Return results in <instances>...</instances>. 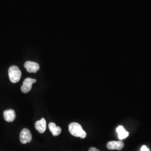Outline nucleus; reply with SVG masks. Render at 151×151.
Wrapping results in <instances>:
<instances>
[{"label": "nucleus", "mask_w": 151, "mask_h": 151, "mask_svg": "<svg viewBox=\"0 0 151 151\" xmlns=\"http://www.w3.org/2000/svg\"><path fill=\"white\" fill-rule=\"evenodd\" d=\"M69 131L73 136L84 139L86 137V133L82 129L81 125L77 123H72L69 125Z\"/></svg>", "instance_id": "obj_1"}, {"label": "nucleus", "mask_w": 151, "mask_h": 151, "mask_svg": "<svg viewBox=\"0 0 151 151\" xmlns=\"http://www.w3.org/2000/svg\"><path fill=\"white\" fill-rule=\"evenodd\" d=\"M9 76L12 83H17L20 81L22 76V72L18 67L12 65L9 70Z\"/></svg>", "instance_id": "obj_2"}, {"label": "nucleus", "mask_w": 151, "mask_h": 151, "mask_svg": "<svg viewBox=\"0 0 151 151\" xmlns=\"http://www.w3.org/2000/svg\"><path fill=\"white\" fill-rule=\"evenodd\" d=\"M32 135L30 131L28 129L25 128L22 130L20 134V140L22 144H26L32 141Z\"/></svg>", "instance_id": "obj_3"}, {"label": "nucleus", "mask_w": 151, "mask_h": 151, "mask_svg": "<svg viewBox=\"0 0 151 151\" xmlns=\"http://www.w3.org/2000/svg\"><path fill=\"white\" fill-rule=\"evenodd\" d=\"M37 80L31 78H27L24 82L22 86V91L24 93H27L31 90L32 88V84L35 83Z\"/></svg>", "instance_id": "obj_4"}, {"label": "nucleus", "mask_w": 151, "mask_h": 151, "mask_svg": "<svg viewBox=\"0 0 151 151\" xmlns=\"http://www.w3.org/2000/svg\"><path fill=\"white\" fill-rule=\"evenodd\" d=\"M24 67L29 73H37L40 68L38 63L32 61L26 62L24 64Z\"/></svg>", "instance_id": "obj_5"}, {"label": "nucleus", "mask_w": 151, "mask_h": 151, "mask_svg": "<svg viewBox=\"0 0 151 151\" xmlns=\"http://www.w3.org/2000/svg\"><path fill=\"white\" fill-rule=\"evenodd\" d=\"M106 147L110 150H122L124 147V143L122 140L110 141L108 142Z\"/></svg>", "instance_id": "obj_6"}, {"label": "nucleus", "mask_w": 151, "mask_h": 151, "mask_svg": "<svg viewBox=\"0 0 151 151\" xmlns=\"http://www.w3.org/2000/svg\"><path fill=\"white\" fill-rule=\"evenodd\" d=\"M4 118L6 122H12L16 118L15 111L12 109H9L4 111Z\"/></svg>", "instance_id": "obj_7"}, {"label": "nucleus", "mask_w": 151, "mask_h": 151, "mask_svg": "<svg viewBox=\"0 0 151 151\" xmlns=\"http://www.w3.org/2000/svg\"><path fill=\"white\" fill-rule=\"evenodd\" d=\"M46 120L44 118L37 121L35 124V128L40 133H43L46 130Z\"/></svg>", "instance_id": "obj_8"}, {"label": "nucleus", "mask_w": 151, "mask_h": 151, "mask_svg": "<svg viewBox=\"0 0 151 151\" xmlns=\"http://www.w3.org/2000/svg\"><path fill=\"white\" fill-rule=\"evenodd\" d=\"M49 128L52 134L54 136H58L60 135L62 132V129L60 127L56 125L54 123H50L49 124Z\"/></svg>", "instance_id": "obj_9"}, {"label": "nucleus", "mask_w": 151, "mask_h": 151, "mask_svg": "<svg viewBox=\"0 0 151 151\" xmlns=\"http://www.w3.org/2000/svg\"><path fill=\"white\" fill-rule=\"evenodd\" d=\"M116 132L118 134V137L119 139L120 140L124 139L127 137H128L129 135V133L125 130L123 126H121V125L119 126L116 128Z\"/></svg>", "instance_id": "obj_10"}, {"label": "nucleus", "mask_w": 151, "mask_h": 151, "mask_svg": "<svg viewBox=\"0 0 151 151\" xmlns=\"http://www.w3.org/2000/svg\"><path fill=\"white\" fill-rule=\"evenodd\" d=\"M140 151H150V150L147 148V146H143L141 148Z\"/></svg>", "instance_id": "obj_11"}, {"label": "nucleus", "mask_w": 151, "mask_h": 151, "mask_svg": "<svg viewBox=\"0 0 151 151\" xmlns=\"http://www.w3.org/2000/svg\"><path fill=\"white\" fill-rule=\"evenodd\" d=\"M88 151H100L97 148H95V147H91L90 149H89V150Z\"/></svg>", "instance_id": "obj_12"}]
</instances>
